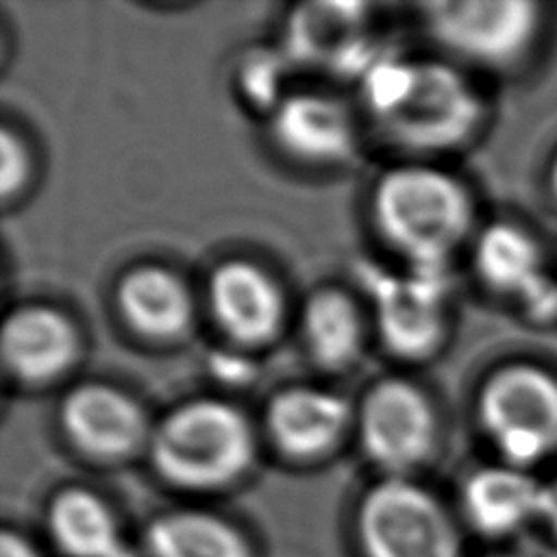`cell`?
<instances>
[{
  "label": "cell",
  "mask_w": 557,
  "mask_h": 557,
  "mask_svg": "<svg viewBox=\"0 0 557 557\" xmlns=\"http://www.w3.org/2000/svg\"><path fill=\"white\" fill-rule=\"evenodd\" d=\"M350 409L324 387L296 385L278 392L265 411V426L285 455L313 457L329 450L346 429Z\"/></svg>",
  "instance_id": "14"
},
{
  "label": "cell",
  "mask_w": 557,
  "mask_h": 557,
  "mask_svg": "<svg viewBox=\"0 0 557 557\" xmlns=\"http://www.w3.org/2000/svg\"><path fill=\"white\" fill-rule=\"evenodd\" d=\"M209 305L222 331L248 346L272 339L285 313L276 281L244 259L224 261L213 270L209 278Z\"/></svg>",
  "instance_id": "11"
},
{
  "label": "cell",
  "mask_w": 557,
  "mask_h": 557,
  "mask_svg": "<svg viewBox=\"0 0 557 557\" xmlns=\"http://www.w3.org/2000/svg\"><path fill=\"white\" fill-rule=\"evenodd\" d=\"M426 24L455 54L483 65H507L533 44L542 9L529 0H446L424 7Z\"/></svg>",
  "instance_id": "7"
},
{
  "label": "cell",
  "mask_w": 557,
  "mask_h": 557,
  "mask_svg": "<svg viewBox=\"0 0 557 557\" xmlns=\"http://www.w3.org/2000/svg\"><path fill=\"white\" fill-rule=\"evenodd\" d=\"M366 7L320 2L294 9L287 22L285 54L298 63L329 65L333 72L361 76L379 54L361 33Z\"/></svg>",
  "instance_id": "10"
},
{
  "label": "cell",
  "mask_w": 557,
  "mask_h": 557,
  "mask_svg": "<svg viewBox=\"0 0 557 557\" xmlns=\"http://www.w3.org/2000/svg\"><path fill=\"white\" fill-rule=\"evenodd\" d=\"M522 311L535 322H548L557 318V278L546 274L522 300Z\"/></svg>",
  "instance_id": "23"
},
{
  "label": "cell",
  "mask_w": 557,
  "mask_h": 557,
  "mask_svg": "<svg viewBox=\"0 0 557 557\" xmlns=\"http://www.w3.org/2000/svg\"><path fill=\"white\" fill-rule=\"evenodd\" d=\"M146 546L150 557H248L246 542L228 522L196 509L154 518Z\"/></svg>",
  "instance_id": "20"
},
{
  "label": "cell",
  "mask_w": 557,
  "mask_h": 557,
  "mask_svg": "<svg viewBox=\"0 0 557 557\" xmlns=\"http://www.w3.org/2000/svg\"><path fill=\"white\" fill-rule=\"evenodd\" d=\"M117 305L135 331L157 339L181 335L194 315V300L187 285L161 265L131 270L120 281Z\"/></svg>",
  "instance_id": "15"
},
{
  "label": "cell",
  "mask_w": 557,
  "mask_h": 557,
  "mask_svg": "<svg viewBox=\"0 0 557 557\" xmlns=\"http://www.w3.org/2000/svg\"><path fill=\"white\" fill-rule=\"evenodd\" d=\"M374 222L409 268H450L472 226V200L450 174L431 165L385 172L372 194Z\"/></svg>",
  "instance_id": "2"
},
{
  "label": "cell",
  "mask_w": 557,
  "mask_h": 557,
  "mask_svg": "<svg viewBox=\"0 0 557 557\" xmlns=\"http://www.w3.org/2000/svg\"><path fill=\"white\" fill-rule=\"evenodd\" d=\"M537 516H542L553 527V531H557V479L540 487Z\"/></svg>",
  "instance_id": "24"
},
{
  "label": "cell",
  "mask_w": 557,
  "mask_h": 557,
  "mask_svg": "<svg viewBox=\"0 0 557 557\" xmlns=\"http://www.w3.org/2000/svg\"><path fill=\"white\" fill-rule=\"evenodd\" d=\"M381 339L403 357L431 352L442 337V302L450 287V268H409L405 274L363 263L359 268Z\"/></svg>",
  "instance_id": "6"
},
{
  "label": "cell",
  "mask_w": 557,
  "mask_h": 557,
  "mask_svg": "<svg viewBox=\"0 0 557 557\" xmlns=\"http://www.w3.org/2000/svg\"><path fill=\"white\" fill-rule=\"evenodd\" d=\"M0 187L7 200L17 194L28 178V152L20 137L4 128L0 135Z\"/></svg>",
  "instance_id": "22"
},
{
  "label": "cell",
  "mask_w": 557,
  "mask_h": 557,
  "mask_svg": "<svg viewBox=\"0 0 557 557\" xmlns=\"http://www.w3.org/2000/svg\"><path fill=\"white\" fill-rule=\"evenodd\" d=\"M368 557H459L442 505L420 485L387 476L368 490L357 513Z\"/></svg>",
  "instance_id": "5"
},
{
  "label": "cell",
  "mask_w": 557,
  "mask_h": 557,
  "mask_svg": "<svg viewBox=\"0 0 557 557\" xmlns=\"http://www.w3.org/2000/svg\"><path fill=\"white\" fill-rule=\"evenodd\" d=\"M309 355L324 368H348L361 352L363 322L357 305L337 289L309 296L300 318Z\"/></svg>",
  "instance_id": "19"
},
{
  "label": "cell",
  "mask_w": 557,
  "mask_h": 557,
  "mask_svg": "<svg viewBox=\"0 0 557 557\" xmlns=\"http://www.w3.org/2000/svg\"><path fill=\"white\" fill-rule=\"evenodd\" d=\"M540 485L518 468H483L463 485V507L485 533H507L537 513Z\"/></svg>",
  "instance_id": "18"
},
{
  "label": "cell",
  "mask_w": 557,
  "mask_h": 557,
  "mask_svg": "<svg viewBox=\"0 0 557 557\" xmlns=\"http://www.w3.org/2000/svg\"><path fill=\"white\" fill-rule=\"evenodd\" d=\"M479 420L513 466H529L557 448V379L533 363L496 370L479 394Z\"/></svg>",
  "instance_id": "4"
},
{
  "label": "cell",
  "mask_w": 557,
  "mask_h": 557,
  "mask_svg": "<svg viewBox=\"0 0 557 557\" xmlns=\"http://www.w3.org/2000/svg\"><path fill=\"white\" fill-rule=\"evenodd\" d=\"M276 144L302 161L331 163L346 159L355 146L348 109L324 94L296 91L272 111Z\"/></svg>",
  "instance_id": "13"
},
{
  "label": "cell",
  "mask_w": 557,
  "mask_h": 557,
  "mask_svg": "<svg viewBox=\"0 0 557 557\" xmlns=\"http://www.w3.org/2000/svg\"><path fill=\"white\" fill-rule=\"evenodd\" d=\"M61 424L81 450L104 459L131 455L152 433L144 409L107 383L74 387L61 403Z\"/></svg>",
  "instance_id": "9"
},
{
  "label": "cell",
  "mask_w": 557,
  "mask_h": 557,
  "mask_svg": "<svg viewBox=\"0 0 557 557\" xmlns=\"http://www.w3.org/2000/svg\"><path fill=\"white\" fill-rule=\"evenodd\" d=\"M474 268L494 292L518 302L548 274L537 242L520 226L494 222L474 242Z\"/></svg>",
  "instance_id": "17"
},
{
  "label": "cell",
  "mask_w": 557,
  "mask_h": 557,
  "mask_svg": "<svg viewBox=\"0 0 557 557\" xmlns=\"http://www.w3.org/2000/svg\"><path fill=\"white\" fill-rule=\"evenodd\" d=\"M0 352L17 379L41 383L70 368L78 352V333L63 311L26 305L4 318Z\"/></svg>",
  "instance_id": "12"
},
{
  "label": "cell",
  "mask_w": 557,
  "mask_h": 557,
  "mask_svg": "<svg viewBox=\"0 0 557 557\" xmlns=\"http://www.w3.org/2000/svg\"><path fill=\"white\" fill-rule=\"evenodd\" d=\"M285 61L274 50H257L246 57L239 70V85L246 96L272 111L287 98L281 94V85L285 81Z\"/></svg>",
  "instance_id": "21"
},
{
  "label": "cell",
  "mask_w": 557,
  "mask_h": 557,
  "mask_svg": "<svg viewBox=\"0 0 557 557\" xmlns=\"http://www.w3.org/2000/svg\"><path fill=\"white\" fill-rule=\"evenodd\" d=\"M0 557H37V553L22 535L4 531L0 537Z\"/></svg>",
  "instance_id": "25"
},
{
  "label": "cell",
  "mask_w": 557,
  "mask_h": 557,
  "mask_svg": "<svg viewBox=\"0 0 557 557\" xmlns=\"http://www.w3.org/2000/svg\"><path fill=\"white\" fill-rule=\"evenodd\" d=\"M550 187H553V191L557 196V159H555V163L550 168Z\"/></svg>",
  "instance_id": "26"
},
{
  "label": "cell",
  "mask_w": 557,
  "mask_h": 557,
  "mask_svg": "<svg viewBox=\"0 0 557 557\" xmlns=\"http://www.w3.org/2000/svg\"><path fill=\"white\" fill-rule=\"evenodd\" d=\"M48 529L70 557H135L109 507L83 487H70L54 496L48 509Z\"/></svg>",
  "instance_id": "16"
},
{
  "label": "cell",
  "mask_w": 557,
  "mask_h": 557,
  "mask_svg": "<svg viewBox=\"0 0 557 557\" xmlns=\"http://www.w3.org/2000/svg\"><path fill=\"white\" fill-rule=\"evenodd\" d=\"M437 420L429 398L405 379L379 381L361 403V446L392 476L422 463L433 450Z\"/></svg>",
  "instance_id": "8"
},
{
  "label": "cell",
  "mask_w": 557,
  "mask_h": 557,
  "mask_svg": "<svg viewBox=\"0 0 557 557\" xmlns=\"http://www.w3.org/2000/svg\"><path fill=\"white\" fill-rule=\"evenodd\" d=\"M359 78L363 102L385 137L411 150L453 148L483 117L476 89L446 63L379 52Z\"/></svg>",
  "instance_id": "1"
},
{
  "label": "cell",
  "mask_w": 557,
  "mask_h": 557,
  "mask_svg": "<svg viewBox=\"0 0 557 557\" xmlns=\"http://www.w3.org/2000/svg\"><path fill=\"white\" fill-rule=\"evenodd\" d=\"M148 448L170 483L205 490L233 481L250 466L255 437L233 405L198 398L172 409L150 433Z\"/></svg>",
  "instance_id": "3"
}]
</instances>
